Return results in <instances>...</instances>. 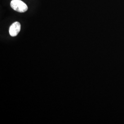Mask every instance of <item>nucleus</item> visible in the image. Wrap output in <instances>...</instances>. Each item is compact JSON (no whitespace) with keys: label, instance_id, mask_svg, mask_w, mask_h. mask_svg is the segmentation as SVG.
<instances>
[{"label":"nucleus","instance_id":"1","mask_svg":"<svg viewBox=\"0 0 124 124\" xmlns=\"http://www.w3.org/2000/svg\"><path fill=\"white\" fill-rule=\"evenodd\" d=\"M10 5L13 10L19 13H24L28 9L27 5L20 0H12Z\"/></svg>","mask_w":124,"mask_h":124},{"label":"nucleus","instance_id":"2","mask_svg":"<svg viewBox=\"0 0 124 124\" xmlns=\"http://www.w3.org/2000/svg\"><path fill=\"white\" fill-rule=\"evenodd\" d=\"M21 30V24L18 22L13 23L9 28V32L10 36H17Z\"/></svg>","mask_w":124,"mask_h":124}]
</instances>
